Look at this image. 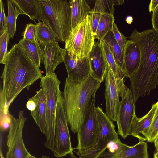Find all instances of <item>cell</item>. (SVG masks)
<instances>
[{
    "mask_svg": "<svg viewBox=\"0 0 158 158\" xmlns=\"http://www.w3.org/2000/svg\"><path fill=\"white\" fill-rule=\"evenodd\" d=\"M129 38L138 45L141 54L139 66L130 78L135 103L139 98L148 94L158 85V34L152 29L141 32L135 29Z\"/></svg>",
    "mask_w": 158,
    "mask_h": 158,
    "instance_id": "obj_1",
    "label": "cell"
},
{
    "mask_svg": "<svg viewBox=\"0 0 158 158\" xmlns=\"http://www.w3.org/2000/svg\"><path fill=\"white\" fill-rule=\"evenodd\" d=\"M1 76L3 88L1 90L8 111L11 103L24 89L30 87L43 76L40 68L32 61L19 43L12 46L5 59Z\"/></svg>",
    "mask_w": 158,
    "mask_h": 158,
    "instance_id": "obj_2",
    "label": "cell"
},
{
    "mask_svg": "<svg viewBox=\"0 0 158 158\" xmlns=\"http://www.w3.org/2000/svg\"><path fill=\"white\" fill-rule=\"evenodd\" d=\"M101 83L90 75L81 82L66 78L62 93L63 106L68 124L73 133H77L82 125L92 97Z\"/></svg>",
    "mask_w": 158,
    "mask_h": 158,
    "instance_id": "obj_3",
    "label": "cell"
},
{
    "mask_svg": "<svg viewBox=\"0 0 158 158\" xmlns=\"http://www.w3.org/2000/svg\"><path fill=\"white\" fill-rule=\"evenodd\" d=\"M38 2L40 21L49 27L57 42H65L72 30L69 1L39 0Z\"/></svg>",
    "mask_w": 158,
    "mask_h": 158,
    "instance_id": "obj_4",
    "label": "cell"
},
{
    "mask_svg": "<svg viewBox=\"0 0 158 158\" xmlns=\"http://www.w3.org/2000/svg\"><path fill=\"white\" fill-rule=\"evenodd\" d=\"M60 82L56 73L43 76L40 83L44 93L46 103L47 125L45 135V146L54 151L56 114L58 100L62 92L60 90Z\"/></svg>",
    "mask_w": 158,
    "mask_h": 158,
    "instance_id": "obj_5",
    "label": "cell"
},
{
    "mask_svg": "<svg viewBox=\"0 0 158 158\" xmlns=\"http://www.w3.org/2000/svg\"><path fill=\"white\" fill-rule=\"evenodd\" d=\"M94 36L91 28L90 16L84 19L72 29L65 43L68 54L76 61L89 58L95 43Z\"/></svg>",
    "mask_w": 158,
    "mask_h": 158,
    "instance_id": "obj_6",
    "label": "cell"
},
{
    "mask_svg": "<svg viewBox=\"0 0 158 158\" xmlns=\"http://www.w3.org/2000/svg\"><path fill=\"white\" fill-rule=\"evenodd\" d=\"M96 114L98 131L97 141L88 149L75 152L79 158H97L106 149L110 142L119 139L113 122L98 106L96 107Z\"/></svg>",
    "mask_w": 158,
    "mask_h": 158,
    "instance_id": "obj_7",
    "label": "cell"
},
{
    "mask_svg": "<svg viewBox=\"0 0 158 158\" xmlns=\"http://www.w3.org/2000/svg\"><path fill=\"white\" fill-rule=\"evenodd\" d=\"M66 116L63 106L62 93L56 110L55 124L54 156L62 158L73 152Z\"/></svg>",
    "mask_w": 158,
    "mask_h": 158,
    "instance_id": "obj_8",
    "label": "cell"
},
{
    "mask_svg": "<svg viewBox=\"0 0 158 158\" xmlns=\"http://www.w3.org/2000/svg\"><path fill=\"white\" fill-rule=\"evenodd\" d=\"M95 94L92 97L83 122L77 133L78 144L73 150H86L94 146L97 141L98 131L95 106Z\"/></svg>",
    "mask_w": 158,
    "mask_h": 158,
    "instance_id": "obj_9",
    "label": "cell"
},
{
    "mask_svg": "<svg viewBox=\"0 0 158 158\" xmlns=\"http://www.w3.org/2000/svg\"><path fill=\"white\" fill-rule=\"evenodd\" d=\"M20 111L17 119L10 114V123L7 135L8 151L6 158H27L29 153L23 141V130L27 118Z\"/></svg>",
    "mask_w": 158,
    "mask_h": 158,
    "instance_id": "obj_10",
    "label": "cell"
},
{
    "mask_svg": "<svg viewBox=\"0 0 158 158\" xmlns=\"http://www.w3.org/2000/svg\"><path fill=\"white\" fill-rule=\"evenodd\" d=\"M135 114V103L130 89L128 88L126 95L120 101L116 121L118 128V134L124 139L129 135Z\"/></svg>",
    "mask_w": 158,
    "mask_h": 158,
    "instance_id": "obj_11",
    "label": "cell"
},
{
    "mask_svg": "<svg viewBox=\"0 0 158 158\" xmlns=\"http://www.w3.org/2000/svg\"><path fill=\"white\" fill-rule=\"evenodd\" d=\"M105 81V113L113 122H116L120 102L119 90L115 77L108 64Z\"/></svg>",
    "mask_w": 158,
    "mask_h": 158,
    "instance_id": "obj_12",
    "label": "cell"
},
{
    "mask_svg": "<svg viewBox=\"0 0 158 158\" xmlns=\"http://www.w3.org/2000/svg\"><path fill=\"white\" fill-rule=\"evenodd\" d=\"M41 62L45 68L46 75L52 74L57 66L64 62L66 50L61 48L58 42L39 43Z\"/></svg>",
    "mask_w": 158,
    "mask_h": 158,
    "instance_id": "obj_13",
    "label": "cell"
},
{
    "mask_svg": "<svg viewBox=\"0 0 158 158\" xmlns=\"http://www.w3.org/2000/svg\"><path fill=\"white\" fill-rule=\"evenodd\" d=\"M147 143L140 141L136 145L129 146L122 143L120 147L113 152H102L97 158H148Z\"/></svg>",
    "mask_w": 158,
    "mask_h": 158,
    "instance_id": "obj_14",
    "label": "cell"
},
{
    "mask_svg": "<svg viewBox=\"0 0 158 158\" xmlns=\"http://www.w3.org/2000/svg\"><path fill=\"white\" fill-rule=\"evenodd\" d=\"M88 59L90 68V75L102 82L105 80L108 63L100 40L95 41Z\"/></svg>",
    "mask_w": 158,
    "mask_h": 158,
    "instance_id": "obj_15",
    "label": "cell"
},
{
    "mask_svg": "<svg viewBox=\"0 0 158 158\" xmlns=\"http://www.w3.org/2000/svg\"><path fill=\"white\" fill-rule=\"evenodd\" d=\"M64 62L67 72V78L70 80L81 82L90 74V65L88 58L77 61L71 57L66 51Z\"/></svg>",
    "mask_w": 158,
    "mask_h": 158,
    "instance_id": "obj_16",
    "label": "cell"
},
{
    "mask_svg": "<svg viewBox=\"0 0 158 158\" xmlns=\"http://www.w3.org/2000/svg\"><path fill=\"white\" fill-rule=\"evenodd\" d=\"M157 102L152 105L149 111L144 116L138 118L136 114L131 123L129 135L138 138L140 141L148 140V132L153 118Z\"/></svg>",
    "mask_w": 158,
    "mask_h": 158,
    "instance_id": "obj_17",
    "label": "cell"
},
{
    "mask_svg": "<svg viewBox=\"0 0 158 158\" xmlns=\"http://www.w3.org/2000/svg\"><path fill=\"white\" fill-rule=\"evenodd\" d=\"M141 57L138 45L130 40H127L123 51L125 77L130 78L135 73L139 66Z\"/></svg>",
    "mask_w": 158,
    "mask_h": 158,
    "instance_id": "obj_18",
    "label": "cell"
},
{
    "mask_svg": "<svg viewBox=\"0 0 158 158\" xmlns=\"http://www.w3.org/2000/svg\"><path fill=\"white\" fill-rule=\"evenodd\" d=\"M124 0H96L94 8L89 15L90 16L91 28L93 34L96 35V31L100 19L105 14H114V6L120 5Z\"/></svg>",
    "mask_w": 158,
    "mask_h": 158,
    "instance_id": "obj_19",
    "label": "cell"
},
{
    "mask_svg": "<svg viewBox=\"0 0 158 158\" xmlns=\"http://www.w3.org/2000/svg\"><path fill=\"white\" fill-rule=\"evenodd\" d=\"M35 102L36 106L31 112L32 117L41 131L45 135L47 125V113L46 99L43 89L41 88L31 98Z\"/></svg>",
    "mask_w": 158,
    "mask_h": 158,
    "instance_id": "obj_20",
    "label": "cell"
},
{
    "mask_svg": "<svg viewBox=\"0 0 158 158\" xmlns=\"http://www.w3.org/2000/svg\"><path fill=\"white\" fill-rule=\"evenodd\" d=\"M71 10L72 27L73 29L81 23L92 9L89 1L85 0H70Z\"/></svg>",
    "mask_w": 158,
    "mask_h": 158,
    "instance_id": "obj_21",
    "label": "cell"
},
{
    "mask_svg": "<svg viewBox=\"0 0 158 158\" xmlns=\"http://www.w3.org/2000/svg\"><path fill=\"white\" fill-rule=\"evenodd\" d=\"M112 54L115 62L125 76L123 51L116 41L112 30L109 31L102 39Z\"/></svg>",
    "mask_w": 158,
    "mask_h": 158,
    "instance_id": "obj_22",
    "label": "cell"
},
{
    "mask_svg": "<svg viewBox=\"0 0 158 158\" xmlns=\"http://www.w3.org/2000/svg\"><path fill=\"white\" fill-rule=\"evenodd\" d=\"M20 11L27 15L31 20L35 22L36 19L40 21V11L38 0H12Z\"/></svg>",
    "mask_w": 158,
    "mask_h": 158,
    "instance_id": "obj_23",
    "label": "cell"
},
{
    "mask_svg": "<svg viewBox=\"0 0 158 158\" xmlns=\"http://www.w3.org/2000/svg\"><path fill=\"white\" fill-rule=\"evenodd\" d=\"M100 43L107 63L115 77L118 89H122L126 86L124 83L125 77L116 63L112 54L105 43L102 40H100Z\"/></svg>",
    "mask_w": 158,
    "mask_h": 158,
    "instance_id": "obj_24",
    "label": "cell"
},
{
    "mask_svg": "<svg viewBox=\"0 0 158 158\" xmlns=\"http://www.w3.org/2000/svg\"><path fill=\"white\" fill-rule=\"evenodd\" d=\"M18 43L34 63L40 68L41 60L39 42L37 41L32 42L23 38Z\"/></svg>",
    "mask_w": 158,
    "mask_h": 158,
    "instance_id": "obj_25",
    "label": "cell"
},
{
    "mask_svg": "<svg viewBox=\"0 0 158 158\" xmlns=\"http://www.w3.org/2000/svg\"><path fill=\"white\" fill-rule=\"evenodd\" d=\"M8 14L7 17V31L10 38H13L16 31L17 19L19 15H23L12 0H7Z\"/></svg>",
    "mask_w": 158,
    "mask_h": 158,
    "instance_id": "obj_26",
    "label": "cell"
},
{
    "mask_svg": "<svg viewBox=\"0 0 158 158\" xmlns=\"http://www.w3.org/2000/svg\"><path fill=\"white\" fill-rule=\"evenodd\" d=\"M115 18L113 15L103 14L101 18L96 31L95 39L102 40L108 32L112 30Z\"/></svg>",
    "mask_w": 158,
    "mask_h": 158,
    "instance_id": "obj_27",
    "label": "cell"
},
{
    "mask_svg": "<svg viewBox=\"0 0 158 158\" xmlns=\"http://www.w3.org/2000/svg\"><path fill=\"white\" fill-rule=\"evenodd\" d=\"M35 39L39 43L57 42L52 31L43 22H39L36 24Z\"/></svg>",
    "mask_w": 158,
    "mask_h": 158,
    "instance_id": "obj_28",
    "label": "cell"
},
{
    "mask_svg": "<svg viewBox=\"0 0 158 158\" xmlns=\"http://www.w3.org/2000/svg\"><path fill=\"white\" fill-rule=\"evenodd\" d=\"M0 35V63L4 64L5 57L8 52L7 46L10 37L7 31Z\"/></svg>",
    "mask_w": 158,
    "mask_h": 158,
    "instance_id": "obj_29",
    "label": "cell"
},
{
    "mask_svg": "<svg viewBox=\"0 0 158 158\" xmlns=\"http://www.w3.org/2000/svg\"><path fill=\"white\" fill-rule=\"evenodd\" d=\"M158 135V101L156 110L148 132V141L153 142Z\"/></svg>",
    "mask_w": 158,
    "mask_h": 158,
    "instance_id": "obj_30",
    "label": "cell"
},
{
    "mask_svg": "<svg viewBox=\"0 0 158 158\" xmlns=\"http://www.w3.org/2000/svg\"><path fill=\"white\" fill-rule=\"evenodd\" d=\"M36 25L32 23L27 24L23 32V39L32 42L36 41Z\"/></svg>",
    "mask_w": 158,
    "mask_h": 158,
    "instance_id": "obj_31",
    "label": "cell"
},
{
    "mask_svg": "<svg viewBox=\"0 0 158 158\" xmlns=\"http://www.w3.org/2000/svg\"><path fill=\"white\" fill-rule=\"evenodd\" d=\"M112 31L118 43L122 50L123 51L124 48L127 41L126 37L119 31L117 25L114 23Z\"/></svg>",
    "mask_w": 158,
    "mask_h": 158,
    "instance_id": "obj_32",
    "label": "cell"
},
{
    "mask_svg": "<svg viewBox=\"0 0 158 158\" xmlns=\"http://www.w3.org/2000/svg\"><path fill=\"white\" fill-rule=\"evenodd\" d=\"M0 35L5 32L7 31V17L4 11V5L2 1L0 0Z\"/></svg>",
    "mask_w": 158,
    "mask_h": 158,
    "instance_id": "obj_33",
    "label": "cell"
},
{
    "mask_svg": "<svg viewBox=\"0 0 158 158\" xmlns=\"http://www.w3.org/2000/svg\"><path fill=\"white\" fill-rule=\"evenodd\" d=\"M151 21L153 30L158 34V6L152 12Z\"/></svg>",
    "mask_w": 158,
    "mask_h": 158,
    "instance_id": "obj_34",
    "label": "cell"
},
{
    "mask_svg": "<svg viewBox=\"0 0 158 158\" xmlns=\"http://www.w3.org/2000/svg\"><path fill=\"white\" fill-rule=\"evenodd\" d=\"M26 106L27 108L31 112L34 110L36 106V104L34 101L31 98H29Z\"/></svg>",
    "mask_w": 158,
    "mask_h": 158,
    "instance_id": "obj_35",
    "label": "cell"
},
{
    "mask_svg": "<svg viewBox=\"0 0 158 158\" xmlns=\"http://www.w3.org/2000/svg\"><path fill=\"white\" fill-rule=\"evenodd\" d=\"M158 6V0H151L149 6L150 12H153Z\"/></svg>",
    "mask_w": 158,
    "mask_h": 158,
    "instance_id": "obj_36",
    "label": "cell"
},
{
    "mask_svg": "<svg viewBox=\"0 0 158 158\" xmlns=\"http://www.w3.org/2000/svg\"><path fill=\"white\" fill-rule=\"evenodd\" d=\"M125 21L127 23L131 24L133 21V18L132 16H128L126 17Z\"/></svg>",
    "mask_w": 158,
    "mask_h": 158,
    "instance_id": "obj_37",
    "label": "cell"
},
{
    "mask_svg": "<svg viewBox=\"0 0 158 158\" xmlns=\"http://www.w3.org/2000/svg\"><path fill=\"white\" fill-rule=\"evenodd\" d=\"M153 142L154 143L156 148H158V135L154 140Z\"/></svg>",
    "mask_w": 158,
    "mask_h": 158,
    "instance_id": "obj_38",
    "label": "cell"
},
{
    "mask_svg": "<svg viewBox=\"0 0 158 158\" xmlns=\"http://www.w3.org/2000/svg\"><path fill=\"white\" fill-rule=\"evenodd\" d=\"M153 157L154 158H158V148H156Z\"/></svg>",
    "mask_w": 158,
    "mask_h": 158,
    "instance_id": "obj_39",
    "label": "cell"
},
{
    "mask_svg": "<svg viewBox=\"0 0 158 158\" xmlns=\"http://www.w3.org/2000/svg\"><path fill=\"white\" fill-rule=\"evenodd\" d=\"M69 154L70 155V158H77L74 155L73 152L70 153Z\"/></svg>",
    "mask_w": 158,
    "mask_h": 158,
    "instance_id": "obj_40",
    "label": "cell"
},
{
    "mask_svg": "<svg viewBox=\"0 0 158 158\" xmlns=\"http://www.w3.org/2000/svg\"><path fill=\"white\" fill-rule=\"evenodd\" d=\"M27 158H37L31 155L30 153L28 155Z\"/></svg>",
    "mask_w": 158,
    "mask_h": 158,
    "instance_id": "obj_41",
    "label": "cell"
},
{
    "mask_svg": "<svg viewBox=\"0 0 158 158\" xmlns=\"http://www.w3.org/2000/svg\"><path fill=\"white\" fill-rule=\"evenodd\" d=\"M41 158H54L50 157L49 156H45V155H43L42 156Z\"/></svg>",
    "mask_w": 158,
    "mask_h": 158,
    "instance_id": "obj_42",
    "label": "cell"
}]
</instances>
